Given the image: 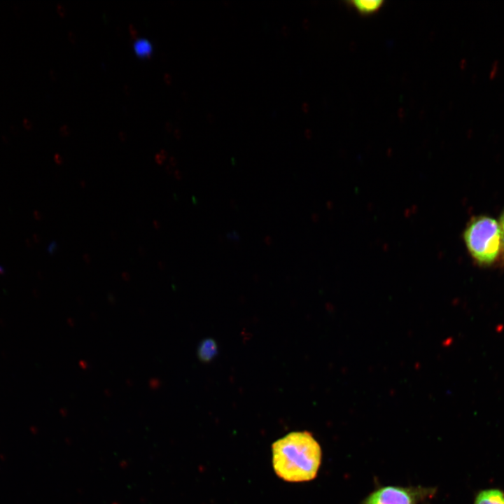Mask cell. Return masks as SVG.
<instances>
[{"label":"cell","mask_w":504,"mask_h":504,"mask_svg":"<svg viewBox=\"0 0 504 504\" xmlns=\"http://www.w3.org/2000/svg\"><path fill=\"white\" fill-rule=\"evenodd\" d=\"M59 157V156L58 155H55V161H56L58 164H62V160H61Z\"/></svg>","instance_id":"obj_14"},{"label":"cell","mask_w":504,"mask_h":504,"mask_svg":"<svg viewBox=\"0 0 504 504\" xmlns=\"http://www.w3.org/2000/svg\"><path fill=\"white\" fill-rule=\"evenodd\" d=\"M83 259L86 263H90L91 262L90 257L88 254L85 253L83 255Z\"/></svg>","instance_id":"obj_10"},{"label":"cell","mask_w":504,"mask_h":504,"mask_svg":"<svg viewBox=\"0 0 504 504\" xmlns=\"http://www.w3.org/2000/svg\"><path fill=\"white\" fill-rule=\"evenodd\" d=\"M474 504H504V492L497 489L482 490L477 495Z\"/></svg>","instance_id":"obj_5"},{"label":"cell","mask_w":504,"mask_h":504,"mask_svg":"<svg viewBox=\"0 0 504 504\" xmlns=\"http://www.w3.org/2000/svg\"><path fill=\"white\" fill-rule=\"evenodd\" d=\"M138 251H139V253L141 255H144L146 254V251H145V249H144L143 247H141V246H139V247L138 248Z\"/></svg>","instance_id":"obj_12"},{"label":"cell","mask_w":504,"mask_h":504,"mask_svg":"<svg viewBox=\"0 0 504 504\" xmlns=\"http://www.w3.org/2000/svg\"><path fill=\"white\" fill-rule=\"evenodd\" d=\"M499 227L501 233V238H502V248L504 249V211L500 216V222H499Z\"/></svg>","instance_id":"obj_7"},{"label":"cell","mask_w":504,"mask_h":504,"mask_svg":"<svg viewBox=\"0 0 504 504\" xmlns=\"http://www.w3.org/2000/svg\"><path fill=\"white\" fill-rule=\"evenodd\" d=\"M365 504H414V501L406 489L396 486H385L370 494Z\"/></svg>","instance_id":"obj_3"},{"label":"cell","mask_w":504,"mask_h":504,"mask_svg":"<svg viewBox=\"0 0 504 504\" xmlns=\"http://www.w3.org/2000/svg\"><path fill=\"white\" fill-rule=\"evenodd\" d=\"M463 237L470 255L479 263L493 262L502 248L499 224L489 217L474 219L466 227Z\"/></svg>","instance_id":"obj_2"},{"label":"cell","mask_w":504,"mask_h":504,"mask_svg":"<svg viewBox=\"0 0 504 504\" xmlns=\"http://www.w3.org/2000/svg\"><path fill=\"white\" fill-rule=\"evenodd\" d=\"M57 248V244L55 242H52L50 244V246L48 247V251L50 253H53Z\"/></svg>","instance_id":"obj_9"},{"label":"cell","mask_w":504,"mask_h":504,"mask_svg":"<svg viewBox=\"0 0 504 504\" xmlns=\"http://www.w3.org/2000/svg\"><path fill=\"white\" fill-rule=\"evenodd\" d=\"M81 186H82V187H85V182L83 183V181H82Z\"/></svg>","instance_id":"obj_16"},{"label":"cell","mask_w":504,"mask_h":504,"mask_svg":"<svg viewBox=\"0 0 504 504\" xmlns=\"http://www.w3.org/2000/svg\"><path fill=\"white\" fill-rule=\"evenodd\" d=\"M166 170H167L169 173H171V169H170L169 167L167 166V167H166Z\"/></svg>","instance_id":"obj_15"},{"label":"cell","mask_w":504,"mask_h":504,"mask_svg":"<svg viewBox=\"0 0 504 504\" xmlns=\"http://www.w3.org/2000/svg\"><path fill=\"white\" fill-rule=\"evenodd\" d=\"M272 447L273 467L279 477L288 482H304L316 477L321 449L310 433H290Z\"/></svg>","instance_id":"obj_1"},{"label":"cell","mask_w":504,"mask_h":504,"mask_svg":"<svg viewBox=\"0 0 504 504\" xmlns=\"http://www.w3.org/2000/svg\"><path fill=\"white\" fill-rule=\"evenodd\" d=\"M134 48L140 55H146L150 53L151 46L147 41L139 40L135 43Z\"/></svg>","instance_id":"obj_6"},{"label":"cell","mask_w":504,"mask_h":504,"mask_svg":"<svg viewBox=\"0 0 504 504\" xmlns=\"http://www.w3.org/2000/svg\"><path fill=\"white\" fill-rule=\"evenodd\" d=\"M497 63H498L497 61H495V62L493 63V68H492V70L491 71V73H490V77H491V78L494 76V75H495V74H496V70H497Z\"/></svg>","instance_id":"obj_8"},{"label":"cell","mask_w":504,"mask_h":504,"mask_svg":"<svg viewBox=\"0 0 504 504\" xmlns=\"http://www.w3.org/2000/svg\"><path fill=\"white\" fill-rule=\"evenodd\" d=\"M384 1L382 0H354L346 2L352 6L360 15H369L375 13L382 7Z\"/></svg>","instance_id":"obj_4"},{"label":"cell","mask_w":504,"mask_h":504,"mask_svg":"<svg viewBox=\"0 0 504 504\" xmlns=\"http://www.w3.org/2000/svg\"><path fill=\"white\" fill-rule=\"evenodd\" d=\"M153 226L155 227V228H156V229L160 228V224L158 221L153 220Z\"/></svg>","instance_id":"obj_13"},{"label":"cell","mask_w":504,"mask_h":504,"mask_svg":"<svg viewBox=\"0 0 504 504\" xmlns=\"http://www.w3.org/2000/svg\"><path fill=\"white\" fill-rule=\"evenodd\" d=\"M155 159H156L157 162L160 164H162L163 162L162 157L159 155H156Z\"/></svg>","instance_id":"obj_11"}]
</instances>
